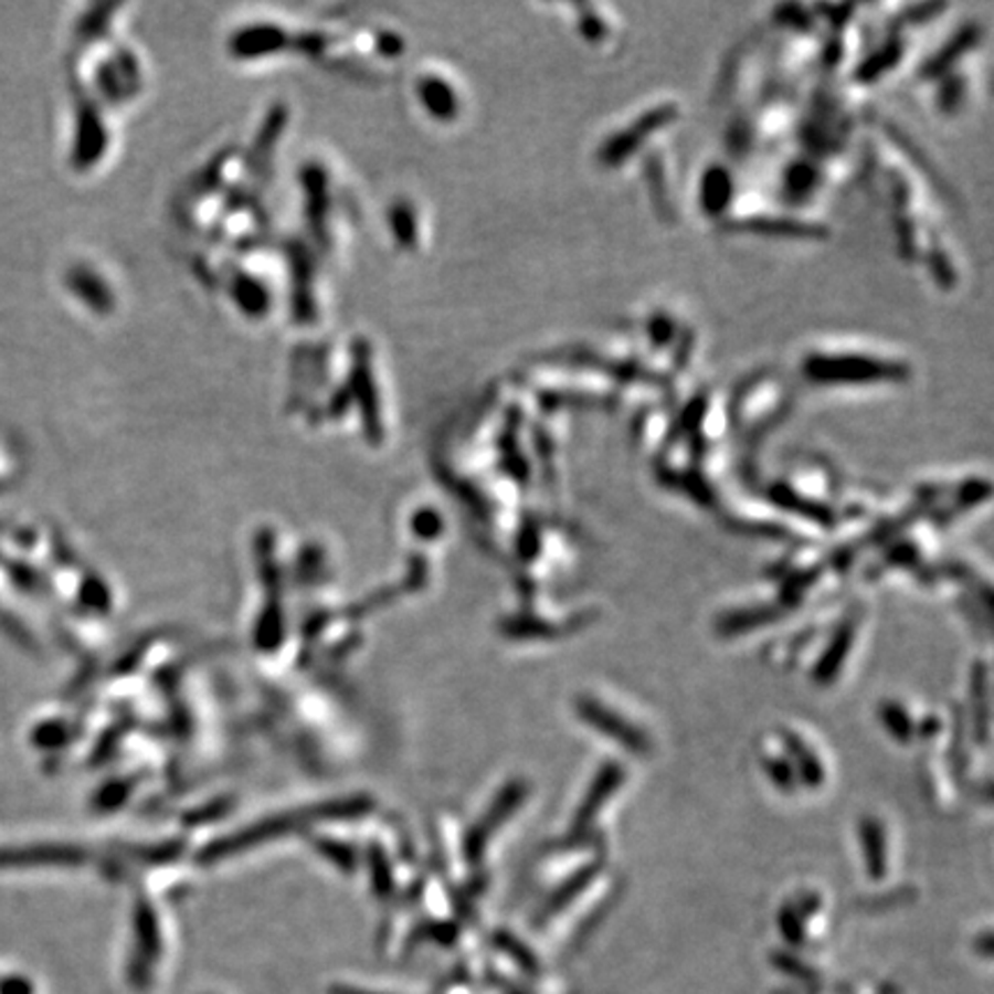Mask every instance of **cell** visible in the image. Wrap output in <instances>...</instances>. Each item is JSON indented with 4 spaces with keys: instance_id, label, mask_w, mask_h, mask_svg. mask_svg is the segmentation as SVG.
I'll return each instance as SVG.
<instances>
[{
    "instance_id": "1",
    "label": "cell",
    "mask_w": 994,
    "mask_h": 994,
    "mask_svg": "<svg viewBox=\"0 0 994 994\" xmlns=\"http://www.w3.org/2000/svg\"><path fill=\"white\" fill-rule=\"evenodd\" d=\"M575 709H578L580 718H583L585 723H590L594 730H599V732L607 734L611 739H615L617 743L624 745V749H628V751H633V753H638V755H643V753L649 751V741H647V737H645L638 728L631 726L628 721H624V718H622L620 713H615L613 709L603 707L599 700H594V698H580V700L575 702Z\"/></svg>"
},
{
    "instance_id": "2",
    "label": "cell",
    "mask_w": 994,
    "mask_h": 994,
    "mask_svg": "<svg viewBox=\"0 0 994 994\" xmlns=\"http://www.w3.org/2000/svg\"><path fill=\"white\" fill-rule=\"evenodd\" d=\"M622 783H624V769L617 762H607L599 769L590 792L585 794L583 804H580V808H578V815L573 822L575 832H580V828H585L588 824L594 822V817L601 813L605 801L620 790Z\"/></svg>"
},
{
    "instance_id": "3",
    "label": "cell",
    "mask_w": 994,
    "mask_h": 994,
    "mask_svg": "<svg viewBox=\"0 0 994 994\" xmlns=\"http://www.w3.org/2000/svg\"><path fill=\"white\" fill-rule=\"evenodd\" d=\"M522 796H525V785H520V783H514L511 787H507V790L500 794V799L495 801V806H493L490 813L484 817V822L475 828L473 834L467 836V856H469V859H475V856H482L484 845H486V840H488V836H490L493 828H495V826H500V824L514 813V808L520 804Z\"/></svg>"
},
{
    "instance_id": "4",
    "label": "cell",
    "mask_w": 994,
    "mask_h": 994,
    "mask_svg": "<svg viewBox=\"0 0 994 994\" xmlns=\"http://www.w3.org/2000/svg\"><path fill=\"white\" fill-rule=\"evenodd\" d=\"M854 622H843L838 626V631L834 633L832 645L826 647V652L822 654L817 668H815V679L819 684H832V679L838 675V670L843 668V660L847 658L852 643H854Z\"/></svg>"
},
{
    "instance_id": "5",
    "label": "cell",
    "mask_w": 994,
    "mask_h": 994,
    "mask_svg": "<svg viewBox=\"0 0 994 994\" xmlns=\"http://www.w3.org/2000/svg\"><path fill=\"white\" fill-rule=\"evenodd\" d=\"M861 845H864V859L868 866V873L873 879H879L887 875V838H884L881 824L877 819H864L861 822Z\"/></svg>"
},
{
    "instance_id": "6",
    "label": "cell",
    "mask_w": 994,
    "mask_h": 994,
    "mask_svg": "<svg viewBox=\"0 0 994 994\" xmlns=\"http://www.w3.org/2000/svg\"><path fill=\"white\" fill-rule=\"evenodd\" d=\"M785 745L796 762V771H799L801 781L808 785H819L824 781V771H822V764L815 758V753L808 751V745L796 734H785Z\"/></svg>"
},
{
    "instance_id": "7",
    "label": "cell",
    "mask_w": 994,
    "mask_h": 994,
    "mask_svg": "<svg viewBox=\"0 0 994 994\" xmlns=\"http://www.w3.org/2000/svg\"><path fill=\"white\" fill-rule=\"evenodd\" d=\"M596 870H599L596 866H590V868H583L580 873H575V877L564 884V887L556 893V898H550L548 914H556V911L564 909L578 893H583L588 884L596 877Z\"/></svg>"
},
{
    "instance_id": "8",
    "label": "cell",
    "mask_w": 994,
    "mask_h": 994,
    "mask_svg": "<svg viewBox=\"0 0 994 994\" xmlns=\"http://www.w3.org/2000/svg\"><path fill=\"white\" fill-rule=\"evenodd\" d=\"M881 723L887 726V730L898 739V741H909L911 732H914V726H911L909 716L902 707L887 702L881 707Z\"/></svg>"
},
{
    "instance_id": "9",
    "label": "cell",
    "mask_w": 994,
    "mask_h": 994,
    "mask_svg": "<svg viewBox=\"0 0 994 994\" xmlns=\"http://www.w3.org/2000/svg\"><path fill=\"white\" fill-rule=\"evenodd\" d=\"M773 615V611H762V607H758V611H749V613H734V615H730V617H726L723 622H721V631L723 633H743V631H749V628H758V624H764V622H769Z\"/></svg>"
},
{
    "instance_id": "10",
    "label": "cell",
    "mask_w": 994,
    "mask_h": 994,
    "mask_svg": "<svg viewBox=\"0 0 994 994\" xmlns=\"http://www.w3.org/2000/svg\"><path fill=\"white\" fill-rule=\"evenodd\" d=\"M764 766H766V771H769V776H771L773 783H779L781 787H787V785L792 783V766H787V764H783V762H779V760L766 762Z\"/></svg>"
}]
</instances>
